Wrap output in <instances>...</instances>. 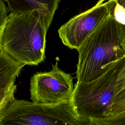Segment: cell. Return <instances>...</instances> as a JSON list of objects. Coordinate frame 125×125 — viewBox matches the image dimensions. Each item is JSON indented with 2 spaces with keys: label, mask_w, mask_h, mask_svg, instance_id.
Listing matches in <instances>:
<instances>
[{
  "label": "cell",
  "mask_w": 125,
  "mask_h": 125,
  "mask_svg": "<svg viewBox=\"0 0 125 125\" xmlns=\"http://www.w3.org/2000/svg\"><path fill=\"white\" fill-rule=\"evenodd\" d=\"M9 9L3 0H0V52L1 51L0 41L2 32L8 15Z\"/></svg>",
  "instance_id": "cell-14"
},
{
  "label": "cell",
  "mask_w": 125,
  "mask_h": 125,
  "mask_svg": "<svg viewBox=\"0 0 125 125\" xmlns=\"http://www.w3.org/2000/svg\"><path fill=\"white\" fill-rule=\"evenodd\" d=\"M17 85L15 83L0 87V116L8 105L15 99Z\"/></svg>",
  "instance_id": "cell-9"
},
{
  "label": "cell",
  "mask_w": 125,
  "mask_h": 125,
  "mask_svg": "<svg viewBox=\"0 0 125 125\" xmlns=\"http://www.w3.org/2000/svg\"><path fill=\"white\" fill-rule=\"evenodd\" d=\"M11 12L28 13L38 11L48 29L60 0H3Z\"/></svg>",
  "instance_id": "cell-7"
},
{
  "label": "cell",
  "mask_w": 125,
  "mask_h": 125,
  "mask_svg": "<svg viewBox=\"0 0 125 125\" xmlns=\"http://www.w3.org/2000/svg\"><path fill=\"white\" fill-rule=\"evenodd\" d=\"M125 113V98L112 104L106 117H112Z\"/></svg>",
  "instance_id": "cell-13"
},
{
  "label": "cell",
  "mask_w": 125,
  "mask_h": 125,
  "mask_svg": "<svg viewBox=\"0 0 125 125\" xmlns=\"http://www.w3.org/2000/svg\"><path fill=\"white\" fill-rule=\"evenodd\" d=\"M116 0H99L92 7L70 19L58 30L62 43L78 49L113 9Z\"/></svg>",
  "instance_id": "cell-6"
},
{
  "label": "cell",
  "mask_w": 125,
  "mask_h": 125,
  "mask_svg": "<svg viewBox=\"0 0 125 125\" xmlns=\"http://www.w3.org/2000/svg\"><path fill=\"white\" fill-rule=\"evenodd\" d=\"M125 98V64L122 68L115 86L113 103Z\"/></svg>",
  "instance_id": "cell-10"
},
{
  "label": "cell",
  "mask_w": 125,
  "mask_h": 125,
  "mask_svg": "<svg viewBox=\"0 0 125 125\" xmlns=\"http://www.w3.org/2000/svg\"><path fill=\"white\" fill-rule=\"evenodd\" d=\"M25 65L17 62L4 52H0V87L15 83Z\"/></svg>",
  "instance_id": "cell-8"
},
{
  "label": "cell",
  "mask_w": 125,
  "mask_h": 125,
  "mask_svg": "<svg viewBox=\"0 0 125 125\" xmlns=\"http://www.w3.org/2000/svg\"><path fill=\"white\" fill-rule=\"evenodd\" d=\"M74 85L71 75L60 69L58 62L50 71L37 72L30 79V99L33 102L55 104L70 99Z\"/></svg>",
  "instance_id": "cell-5"
},
{
  "label": "cell",
  "mask_w": 125,
  "mask_h": 125,
  "mask_svg": "<svg viewBox=\"0 0 125 125\" xmlns=\"http://www.w3.org/2000/svg\"><path fill=\"white\" fill-rule=\"evenodd\" d=\"M111 12L77 49V82L97 78L106 65L125 57V25L116 21Z\"/></svg>",
  "instance_id": "cell-1"
},
{
  "label": "cell",
  "mask_w": 125,
  "mask_h": 125,
  "mask_svg": "<svg viewBox=\"0 0 125 125\" xmlns=\"http://www.w3.org/2000/svg\"><path fill=\"white\" fill-rule=\"evenodd\" d=\"M125 64V57L105 67L97 78L87 82H76L70 97L73 109L81 119L91 120L106 116L113 103L119 74Z\"/></svg>",
  "instance_id": "cell-3"
},
{
  "label": "cell",
  "mask_w": 125,
  "mask_h": 125,
  "mask_svg": "<svg viewBox=\"0 0 125 125\" xmlns=\"http://www.w3.org/2000/svg\"><path fill=\"white\" fill-rule=\"evenodd\" d=\"M119 4L122 5L125 9V0H116Z\"/></svg>",
  "instance_id": "cell-15"
},
{
  "label": "cell",
  "mask_w": 125,
  "mask_h": 125,
  "mask_svg": "<svg viewBox=\"0 0 125 125\" xmlns=\"http://www.w3.org/2000/svg\"><path fill=\"white\" fill-rule=\"evenodd\" d=\"M111 13L116 21L122 24L125 25V9L116 0Z\"/></svg>",
  "instance_id": "cell-12"
},
{
  "label": "cell",
  "mask_w": 125,
  "mask_h": 125,
  "mask_svg": "<svg viewBox=\"0 0 125 125\" xmlns=\"http://www.w3.org/2000/svg\"><path fill=\"white\" fill-rule=\"evenodd\" d=\"M90 125H125V113L93 120L90 121Z\"/></svg>",
  "instance_id": "cell-11"
},
{
  "label": "cell",
  "mask_w": 125,
  "mask_h": 125,
  "mask_svg": "<svg viewBox=\"0 0 125 125\" xmlns=\"http://www.w3.org/2000/svg\"><path fill=\"white\" fill-rule=\"evenodd\" d=\"M47 30L38 11L10 12L1 34V50L18 62L37 65L45 58Z\"/></svg>",
  "instance_id": "cell-2"
},
{
  "label": "cell",
  "mask_w": 125,
  "mask_h": 125,
  "mask_svg": "<svg viewBox=\"0 0 125 125\" xmlns=\"http://www.w3.org/2000/svg\"><path fill=\"white\" fill-rule=\"evenodd\" d=\"M89 125L78 117L70 99L46 104L15 99L0 116V125Z\"/></svg>",
  "instance_id": "cell-4"
}]
</instances>
